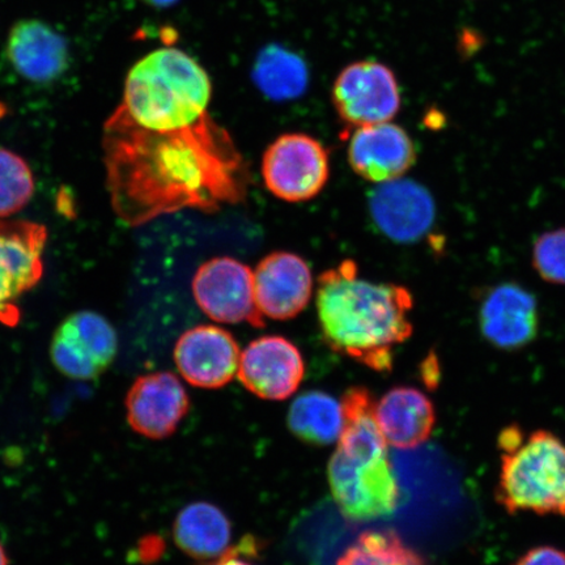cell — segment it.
<instances>
[{
    "label": "cell",
    "mask_w": 565,
    "mask_h": 565,
    "mask_svg": "<svg viewBox=\"0 0 565 565\" xmlns=\"http://www.w3.org/2000/svg\"><path fill=\"white\" fill-rule=\"evenodd\" d=\"M6 53L13 70L25 81L47 84L60 79L70 65L65 38L40 20H21L12 26Z\"/></svg>",
    "instance_id": "17"
},
{
    "label": "cell",
    "mask_w": 565,
    "mask_h": 565,
    "mask_svg": "<svg viewBox=\"0 0 565 565\" xmlns=\"http://www.w3.org/2000/svg\"><path fill=\"white\" fill-rule=\"evenodd\" d=\"M105 130L113 200L127 222L146 223L189 209L214 212L245 200L249 175L243 154L210 115L168 132L111 117Z\"/></svg>",
    "instance_id": "1"
},
{
    "label": "cell",
    "mask_w": 565,
    "mask_h": 565,
    "mask_svg": "<svg viewBox=\"0 0 565 565\" xmlns=\"http://www.w3.org/2000/svg\"><path fill=\"white\" fill-rule=\"evenodd\" d=\"M328 476L338 507L351 520L384 518L397 508L399 489L387 455L353 456L337 449Z\"/></svg>",
    "instance_id": "5"
},
{
    "label": "cell",
    "mask_w": 565,
    "mask_h": 565,
    "mask_svg": "<svg viewBox=\"0 0 565 565\" xmlns=\"http://www.w3.org/2000/svg\"><path fill=\"white\" fill-rule=\"evenodd\" d=\"M329 174L327 148L307 134H285L274 140L264 154L265 185L281 201L313 200L327 185Z\"/></svg>",
    "instance_id": "6"
},
{
    "label": "cell",
    "mask_w": 565,
    "mask_h": 565,
    "mask_svg": "<svg viewBox=\"0 0 565 565\" xmlns=\"http://www.w3.org/2000/svg\"><path fill=\"white\" fill-rule=\"evenodd\" d=\"M141 2L153 7H159V9H164V7L174 4L177 0H141Z\"/></svg>",
    "instance_id": "28"
},
{
    "label": "cell",
    "mask_w": 565,
    "mask_h": 565,
    "mask_svg": "<svg viewBox=\"0 0 565 565\" xmlns=\"http://www.w3.org/2000/svg\"><path fill=\"white\" fill-rule=\"evenodd\" d=\"M189 409L185 387L171 372L138 377L126 395L127 423L137 434L151 440L172 436Z\"/></svg>",
    "instance_id": "10"
},
{
    "label": "cell",
    "mask_w": 565,
    "mask_h": 565,
    "mask_svg": "<svg viewBox=\"0 0 565 565\" xmlns=\"http://www.w3.org/2000/svg\"><path fill=\"white\" fill-rule=\"evenodd\" d=\"M479 324L494 348L507 351L525 348L539 334V302L518 282H503L482 296Z\"/></svg>",
    "instance_id": "13"
},
{
    "label": "cell",
    "mask_w": 565,
    "mask_h": 565,
    "mask_svg": "<svg viewBox=\"0 0 565 565\" xmlns=\"http://www.w3.org/2000/svg\"><path fill=\"white\" fill-rule=\"evenodd\" d=\"M374 224L395 243H415L433 228L436 206L420 183L397 179L377 183L370 196Z\"/></svg>",
    "instance_id": "12"
},
{
    "label": "cell",
    "mask_w": 565,
    "mask_h": 565,
    "mask_svg": "<svg viewBox=\"0 0 565 565\" xmlns=\"http://www.w3.org/2000/svg\"><path fill=\"white\" fill-rule=\"evenodd\" d=\"M259 554V543L254 536H245L236 546L228 547L227 551L217 557V561L211 565H254L247 557Z\"/></svg>",
    "instance_id": "26"
},
{
    "label": "cell",
    "mask_w": 565,
    "mask_h": 565,
    "mask_svg": "<svg viewBox=\"0 0 565 565\" xmlns=\"http://www.w3.org/2000/svg\"><path fill=\"white\" fill-rule=\"evenodd\" d=\"M514 565H565V553L551 546L530 550Z\"/></svg>",
    "instance_id": "27"
},
{
    "label": "cell",
    "mask_w": 565,
    "mask_h": 565,
    "mask_svg": "<svg viewBox=\"0 0 565 565\" xmlns=\"http://www.w3.org/2000/svg\"><path fill=\"white\" fill-rule=\"evenodd\" d=\"M316 302L330 348L374 371H391L395 345L413 334L412 292L392 282L360 278L353 260L321 274Z\"/></svg>",
    "instance_id": "2"
},
{
    "label": "cell",
    "mask_w": 565,
    "mask_h": 565,
    "mask_svg": "<svg viewBox=\"0 0 565 565\" xmlns=\"http://www.w3.org/2000/svg\"><path fill=\"white\" fill-rule=\"evenodd\" d=\"M253 77L260 92L275 102L298 98L308 86V71L303 62L298 55L277 46L259 55Z\"/></svg>",
    "instance_id": "22"
},
{
    "label": "cell",
    "mask_w": 565,
    "mask_h": 565,
    "mask_svg": "<svg viewBox=\"0 0 565 565\" xmlns=\"http://www.w3.org/2000/svg\"><path fill=\"white\" fill-rule=\"evenodd\" d=\"M211 96L206 70L179 49L162 47L129 71L113 117L147 131L188 129L210 115Z\"/></svg>",
    "instance_id": "3"
},
{
    "label": "cell",
    "mask_w": 565,
    "mask_h": 565,
    "mask_svg": "<svg viewBox=\"0 0 565 565\" xmlns=\"http://www.w3.org/2000/svg\"><path fill=\"white\" fill-rule=\"evenodd\" d=\"M254 295L260 315L278 321L291 320L312 299V271L294 253L268 254L254 270Z\"/></svg>",
    "instance_id": "14"
},
{
    "label": "cell",
    "mask_w": 565,
    "mask_h": 565,
    "mask_svg": "<svg viewBox=\"0 0 565 565\" xmlns=\"http://www.w3.org/2000/svg\"><path fill=\"white\" fill-rule=\"evenodd\" d=\"M533 266L543 280L565 286V228L543 233L536 238Z\"/></svg>",
    "instance_id": "25"
},
{
    "label": "cell",
    "mask_w": 565,
    "mask_h": 565,
    "mask_svg": "<svg viewBox=\"0 0 565 565\" xmlns=\"http://www.w3.org/2000/svg\"><path fill=\"white\" fill-rule=\"evenodd\" d=\"M337 565H424L422 557L394 533H364Z\"/></svg>",
    "instance_id": "23"
},
{
    "label": "cell",
    "mask_w": 565,
    "mask_h": 565,
    "mask_svg": "<svg viewBox=\"0 0 565 565\" xmlns=\"http://www.w3.org/2000/svg\"><path fill=\"white\" fill-rule=\"evenodd\" d=\"M376 420L386 443L392 447L415 449L433 434L435 407L418 388L394 387L376 405Z\"/></svg>",
    "instance_id": "19"
},
{
    "label": "cell",
    "mask_w": 565,
    "mask_h": 565,
    "mask_svg": "<svg viewBox=\"0 0 565 565\" xmlns=\"http://www.w3.org/2000/svg\"><path fill=\"white\" fill-rule=\"evenodd\" d=\"M45 242L40 224L0 222V309L38 285Z\"/></svg>",
    "instance_id": "18"
},
{
    "label": "cell",
    "mask_w": 565,
    "mask_h": 565,
    "mask_svg": "<svg viewBox=\"0 0 565 565\" xmlns=\"http://www.w3.org/2000/svg\"><path fill=\"white\" fill-rule=\"evenodd\" d=\"M118 338L102 315L83 310L71 315L55 330L51 356L63 376L96 380L115 362Z\"/></svg>",
    "instance_id": "8"
},
{
    "label": "cell",
    "mask_w": 565,
    "mask_h": 565,
    "mask_svg": "<svg viewBox=\"0 0 565 565\" xmlns=\"http://www.w3.org/2000/svg\"><path fill=\"white\" fill-rule=\"evenodd\" d=\"M238 379L259 398L282 401L298 391L306 373L301 352L288 339L267 335L243 351Z\"/></svg>",
    "instance_id": "11"
},
{
    "label": "cell",
    "mask_w": 565,
    "mask_h": 565,
    "mask_svg": "<svg viewBox=\"0 0 565 565\" xmlns=\"http://www.w3.org/2000/svg\"><path fill=\"white\" fill-rule=\"evenodd\" d=\"M349 161L366 181H393L415 164V145L406 130L392 122L358 127L350 139Z\"/></svg>",
    "instance_id": "16"
},
{
    "label": "cell",
    "mask_w": 565,
    "mask_h": 565,
    "mask_svg": "<svg viewBox=\"0 0 565 565\" xmlns=\"http://www.w3.org/2000/svg\"><path fill=\"white\" fill-rule=\"evenodd\" d=\"M33 193L30 166L15 152L0 148V217L18 214L30 203Z\"/></svg>",
    "instance_id": "24"
},
{
    "label": "cell",
    "mask_w": 565,
    "mask_h": 565,
    "mask_svg": "<svg viewBox=\"0 0 565 565\" xmlns=\"http://www.w3.org/2000/svg\"><path fill=\"white\" fill-rule=\"evenodd\" d=\"M242 352L235 338L218 327L201 324L183 333L175 344L174 362L181 376L196 387L218 388L238 372Z\"/></svg>",
    "instance_id": "15"
},
{
    "label": "cell",
    "mask_w": 565,
    "mask_h": 565,
    "mask_svg": "<svg viewBox=\"0 0 565 565\" xmlns=\"http://www.w3.org/2000/svg\"><path fill=\"white\" fill-rule=\"evenodd\" d=\"M497 498L508 513L565 515V444L535 430L504 450Z\"/></svg>",
    "instance_id": "4"
},
{
    "label": "cell",
    "mask_w": 565,
    "mask_h": 565,
    "mask_svg": "<svg viewBox=\"0 0 565 565\" xmlns=\"http://www.w3.org/2000/svg\"><path fill=\"white\" fill-rule=\"evenodd\" d=\"M0 565H10L9 556H7L2 543H0Z\"/></svg>",
    "instance_id": "29"
},
{
    "label": "cell",
    "mask_w": 565,
    "mask_h": 565,
    "mask_svg": "<svg viewBox=\"0 0 565 565\" xmlns=\"http://www.w3.org/2000/svg\"><path fill=\"white\" fill-rule=\"evenodd\" d=\"M333 103L339 117L353 127L391 122L401 109V90L383 63H352L338 75Z\"/></svg>",
    "instance_id": "9"
},
{
    "label": "cell",
    "mask_w": 565,
    "mask_h": 565,
    "mask_svg": "<svg viewBox=\"0 0 565 565\" xmlns=\"http://www.w3.org/2000/svg\"><path fill=\"white\" fill-rule=\"evenodd\" d=\"M231 535L227 515L203 501L183 508L174 521L175 545L195 559H217L228 550Z\"/></svg>",
    "instance_id": "20"
},
{
    "label": "cell",
    "mask_w": 565,
    "mask_h": 565,
    "mask_svg": "<svg viewBox=\"0 0 565 565\" xmlns=\"http://www.w3.org/2000/svg\"><path fill=\"white\" fill-rule=\"evenodd\" d=\"M193 296L202 312L221 323H250L263 328L265 317L259 313L254 295V271L239 260L217 257L198 268Z\"/></svg>",
    "instance_id": "7"
},
{
    "label": "cell",
    "mask_w": 565,
    "mask_h": 565,
    "mask_svg": "<svg viewBox=\"0 0 565 565\" xmlns=\"http://www.w3.org/2000/svg\"><path fill=\"white\" fill-rule=\"evenodd\" d=\"M342 404L330 394L309 391L292 402L287 415L291 433L303 443L324 447L339 440L343 428Z\"/></svg>",
    "instance_id": "21"
}]
</instances>
